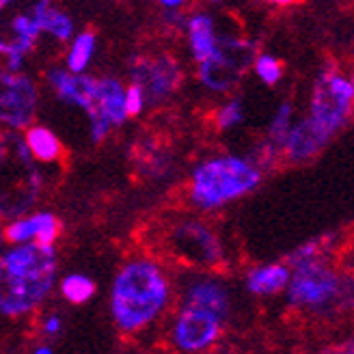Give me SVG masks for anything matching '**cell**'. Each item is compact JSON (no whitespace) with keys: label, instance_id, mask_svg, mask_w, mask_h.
Masks as SVG:
<instances>
[{"label":"cell","instance_id":"5","mask_svg":"<svg viewBox=\"0 0 354 354\" xmlns=\"http://www.w3.org/2000/svg\"><path fill=\"white\" fill-rule=\"evenodd\" d=\"M5 151L0 158V214L13 218L20 216L35 203L41 188V175L32 165V156L26 143L7 132Z\"/></svg>","mask_w":354,"mask_h":354},{"label":"cell","instance_id":"15","mask_svg":"<svg viewBox=\"0 0 354 354\" xmlns=\"http://www.w3.org/2000/svg\"><path fill=\"white\" fill-rule=\"evenodd\" d=\"M59 218L55 214H48V212H39V214H32L28 218L13 221L7 227V240L15 244H26V242H37L41 246H52L59 236Z\"/></svg>","mask_w":354,"mask_h":354},{"label":"cell","instance_id":"18","mask_svg":"<svg viewBox=\"0 0 354 354\" xmlns=\"http://www.w3.org/2000/svg\"><path fill=\"white\" fill-rule=\"evenodd\" d=\"M292 277L288 263H263L246 274V290L255 296H274L286 292Z\"/></svg>","mask_w":354,"mask_h":354},{"label":"cell","instance_id":"2","mask_svg":"<svg viewBox=\"0 0 354 354\" xmlns=\"http://www.w3.org/2000/svg\"><path fill=\"white\" fill-rule=\"evenodd\" d=\"M288 303L315 317L354 313V272L342 270L333 259H317L292 268L286 288Z\"/></svg>","mask_w":354,"mask_h":354},{"label":"cell","instance_id":"31","mask_svg":"<svg viewBox=\"0 0 354 354\" xmlns=\"http://www.w3.org/2000/svg\"><path fill=\"white\" fill-rule=\"evenodd\" d=\"M158 3H162L165 7H171V9H175V7H180L184 0H158Z\"/></svg>","mask_w":354,"mask_h":354},{"label":"cell","instance_id":"25","mask_svg":"<svg viewBox=\"0 0 354 354\" xmlns=\"http://www.w3.org/2000/svg\"><path fill=\"white\" fill-rule=\"evenodd\" d=\"M253 69H255L257 78L268 86H274L283 78V65L272 55H257Z\"/></svg>","mask_w":354,"mask_h":354},{"label":"cell","instance_id":"22","mask_svg":"<svg viewBox=\"0 0 354 354\" xmlns=\"http://www.w3.org/2000/svg\"><path fill=\"white\" fill-rule=\"evenodd\" d=\"M134 162L138 171L149 177H160L169 171V158L149 143H138V151L134 153Z\"/></svg>","mask_w":354,"mask_h":354},{"label":"cell","instance_id":"37","mask_svg":"<svg viewBox=\"0 0 354 354\" xmlns=\"http://www.w3.org/2000/svg\"><path fill=\"white\" fill-rule=\"evenodd\" d=\"M212 3H216V0H212Z\"/></svg>","mask_w":354,"mask_h":354},{"label":"cell","instance_id":"11","mask_svg":"<svg viewBox=\"0 0 354 354\" xmlns=\"http://www.w3.org/2000/svg\"><path fill=\"white\" fill-rule=\"evenodd\" d=\"M37 109V88L17 72L0 69V123L24 128L32 121Z\"/></svg>","mask_w":354,"mask_h":354},{"label":"cell","instance_id":"28","mask_svg":"<svg viewBox=\"0 0 354 354\" xmlns=\"http://www.w3.org/2000/svg\"><path fill=\"white\" fill-rule=\"evenodd\" d=\"M145 106V97H143V91H140L138 84H130V88L126 91V113L128 117H136L140 115V111H143Z\"/></svg>","mask_w":354,"mask_h":354},{"label":"cell","instance_id":"13","mask_svg":"<svg viewBox=\"0 0 354 354\" xmlns=\"http://www.w3.org/2000/svg\"><path fill=\"white\" fill-rule=\"evenodd\" d=\"M330 140L333 138L328 134H324L309 117H305L292 126L286 145H283V160H288L290 165L311 162L326 149Z\"/></svg>","mask_w":354,"mask_h":354},{"label":"cell","instance_id":"17","mask_svg":"<svg viewBox=\"0 0 354 354\" xmlns=\"http://www.w3.org/2000/svg\"><path fill=\"white\" fill-rule=\"evenodd\" d=\"M186 305L209 311L212 315H216L218 320H225L229 315V307H232V303H229V292L218 281H212V279H201L197 283H192L186 292Z\"/></svg>","mask_w":354,"mask_h":354},{"label":"cell","instance_id":"19","mask_svg":"<svg viewBox=\"0 0 354 354\" xmlns=\"http://www.w3.org/2000/svg\"><path fill=\"white\" fill-rule=\"evenodd\" d=\"M188 41H190L192 57L199 63L216 50L218 35H216L214 22H212L209 15L199 13V15L190 17L188 20Z\"/></svg>","mask_w":354,"mask_h":354},{"label":"cell","instance_id":"35","mask_svg":"<svg viewBox=\"0 0 354 354\" xmlns=\"http://www.w3.org/2000/svg\"><path fill=\"white\" fill-rule=\"evenodd\" d=\"M350 80H352V115H354V76Z\"/></svg>","mask_w":354,"mask_h":354},{"label":"cell","instance_id":"33","mask_svg":"<svg viewBox=\"0 0 354 354\" xmlns=\"http://www.w3.org/2000/svg\"><path fill=\"white\" fill-rule=\"evenodd\" d=\"M35 354H52V350L50 348H37V350H35Z\"/></svg>","mask_w":354,"mask_h":354},{"label":"cell","instance_id":"4","mask_svg":"<svg viewBox=\"0 0 354 354\" xmlns=\"http://www.w3.org/2000/svg\"><path fill=\"white\" fill-rule=\"evenodd\" d=\"M263 171L246 158L218 156L201 162L192 173L190 199L201 209H218L261 184Z\"/></svg>","mask_w":354,"mask_h":354},{"label":"cell","instance_id":"24","mask_svg":"<svg viewBox=\"0 0 354 354\" xmlns=\"http://www.w3.org/2000/svg\"><path fill=\"white\" fill-rule=\"evenodd\" d=\"M61 292L69 303L82 305L95 294V283L88 277H82V274H69L61 283Z\"/></svg>","mask_w":354,"mask_h":354},{"label":"cell","instance_id":"21","mask_svg":"<svg viewBox=\"0 0 354 354\" xmlns=\"http://www.w3.org/2000/svg\"><path fill=\"white\" fill-rule=\"evenodd\" d=\"M333 251H335V236H320L307 240L288 255V266L290 268H296V266H303L309 261H317V259H333Z\"/></svg>","mask_w":354,"mask_h":354},{"label":"cell","instance_id":"34","mask_svg":"<svg viewBox=\"0 0 354 354\" xmlns=\"http://www.w3.org/2000/svg\"><path fill=\"white\" fill-rule=\"evenodd\" d=\"M3 151H5V138L0 134V158H3Z\"/></svg>","mask_w":354,"mask_h":354},{"label":"cell","instance_id":"20","mask_svg":"<svg viewBox=\"0 0 354 354\" xmlns=\"http://www.w3.org/2000/svg\"><path fill=\"white\" fill-rule=\"evenodd\" d=\"M26 149L32 158H37V160L41 162H55L61 158V140L52 134L48 128H41V126H32L28 128L26 132Z\"/></svg>","mask_w":354,"mask_h":354},{"label":"cell","instance_id":"29","mask_svg":"<svg viewBox=\"0 0 354 354\" xmlns=\"http://www.w3.org/2000/svg\"><path fill=\"white\" fill-rule=\"evenodd\" d=\"M317 354H354V335L348 339H344L342 344H333V346L320 350Z\"/></svg>","mask_w":354,"mask_h":354},{"label":"cell","instance_id":"26","mask_svg":"<svg viewBox=\"0 0 354 354\" xmlns=\"http://www.w3.org/2000/svg\"><path fill=\"white\" fill-rule=\"evenodd\" d=\"M72 20L65 15V13H61V11H57V9H48V13H46V20H44V32H50V35H55L57 39H69L72 37Z\"/></svg>","mask_w":354,"mask_h":354},{"label":"cell","instance_id":"23","mask_svg":"<svg viewBox=\"0 0 354 354\" xmlns=\"http://www.w3.org/2000/svg\"><path fill=\"white\" fill-rule=\"evenodd\" d=\"M93 50H95V35L93 32H80L72 50H69V57H67V72L72 74H82L84 67L88 65L93 57Z\"/></svg>","mask_w":354,"mask_h":354},{"label":"cell","instance_id":"7","mask_svg":"<svg viewBox=\"0 0 354 354\" xmlns=\"http://www.w3.org/2000/svg\"><path fill=\"white\" fill-rule=\"evenodd\" d=\"M48 9L50 0H0V55L24 57L44 32Z\"/></svg>","mask_w":354,"mask_h":354},{"label":"cell","instance_id":"6","mask_svg":"<svg viewBox=\"0 0 354 354\" xmlns=\"http://www.w3.org/2000/svg\"><path fill=\"white\" fill-rule=\"evenodd\" d=\"M352 115V80L335 63H326L317 74L311 102L309 119L330 138L337 136Z\"/></svg>","mask_w":354,"mask_h":354},{"label":"cell","instance_id":"3","mask_svg":"<svg viewBox=\"0 0 354 354\" xmlns=\"http://www.w3.org/2000/svg\"><path fill=\"white\" fill-rule=\"evenodd\" d=\"M169 300V283L153 261L136 259L119 270L113 283V317L121 330L134 333L147 326Z\"/></svg>","mask_w":354,"mask_h":354},{"label":"cell","instance_id":"36","mask_svg":"<svg viewBox=\"0 0 354 354\" xmlns=\"http://www.w3.org/2000/svg\"><path fill=\"white\" fill-rule=\"evenodd\" d=\"M0 242H3V229H0Z\"/></svg>","mask_w":354,"mask_h":354},{"label":"cell","instance_id":"14","mask_svg":"<svg viewBox=\"0 0 354 354\" xmlns=\"http://www.w3.org/2000/svg\"><path fill=\"white\" fill-rule=\"evenodd\" d=\"M48 82L57 91V95L69 104L78 106L86 115L95 111V97H97V80L91 76L63 72V69H52L48 74Z\"/></svg>","mask_w":354,"mask_h":354},{"label":"cell","instance_id":"10","mask_svg":"<svg viewBox=\"0 0 354 354\" xmlns=\"http://www.w3.org/2000/svg\"><path fill=\"white\" fill-rule=\"evenodd\" d=\"M171 246L175 255L194 266H218L223 261V246L209 227L197 221H186L175 225L171 232Z\"/></svg>","mask_w":354,"mask_h":354},{"label":"cell","instance_id":"27","mask_svg":"<svg viewBox=\"0 0 354 354\" xmlns=\"http://www.w3.org/2000/svg\"><path fill=\"white\" fill-rule=\"evenodd\" d=\"M244 119V109L240 100H229L223 109L216 113V126L221 130H232L236 126H240Z\"/></svg>","mask_w":354,"mask_h":354},{"label":"cell","instance_id":"32","mask_svg":"<svg viewBox=\"0 0 354 354\" xmlns=\"http://www.w3.org/2000/svg\"><path fill=\"white\" fill-rule=\"evenodd\" d=\"M272 5H279V7H288V5H296L298 0H268Z\"/></svg>","mask_w":354,"mask_h":354},{"label":"cell","instance_id":"16","mask_svg":"<svg viewBox=\"0 0 354 354\" xmlns=\"http://www.w3.org/2000/svg\"><path fill=\"white\" fill-rule=\"evenodd\" d=\"M88 119H104L111 128L121 126L128 119L126 113V91L115 78L97 80V97L95 111L88 115Z\"/></svg>","mask_w":354,"mask_h":354},{"label":"cell","instance_id":"9","mask_svg":"<svg viewBox=\"0 0 354 354\" xmlns=\"http://www.w3.org/2000/svg\"><path fill=\"white\" fill-rule=\"evenodd\" d=\"M132 82L140 86L145 102L167 100L182 82V67L173 57H136L130 63Z\"/></svg>","mask_w":354,"mask_h":354},{"label":"cell","instance_id":"1","mask_svg":"<svg viewBox=\"0 0 354 354\" xmlns=\"http://www.w3.org/2000/svg\"><path fill=\"white\" fill-rule=\"evenodd\" d=\"M57 277L55 246L26 242L0 257V313L24 315L44 303Z\"/></svg>","mask_w":354,"mask_h":354},{"label":"cell","instance_id":"8","mask_svg":"<svg viewBox=\"0 0 354 354\" xmlns=\"http://www.w3.org/2000/svg\"><path fill=\"white\" fill-rule=\"evenodd\" d=\"M257 59L253 41L242 37H218L216 50L199 63V80L212 91H229L249 72Z\"/></svg>","mask_w":354,"mask_h":354},{"label":"cell","instance_id":"12","mask_svg":"<svg viewBox=\"0 0 354 354\" xmlns=\"http://www.w3.org/2000/svg\"><path fill=\"white\" fill-rule=\"evenodd\" d=\"M221 326L223 320H218L216 315L186 305L182 313L177 315V322L173 328V342L184 352H201L218 339Z\"/></svg>","mask_w":354,"mask_h":354},{"label":"cell","instance_id":"30","mask_svg":"<svg viewBox=\"0 0 354 354\" xmlns=\"http://www.w3.org/2000/svg\"><path fill=\"white\" fill-rule=\"evenodd\" d=\"M44 333L46 335H59L61 333V317L59 315H50L48 320H46V324H44Z\"/></svg>","mask_w":354,"mask_h":354}]
</instances>
